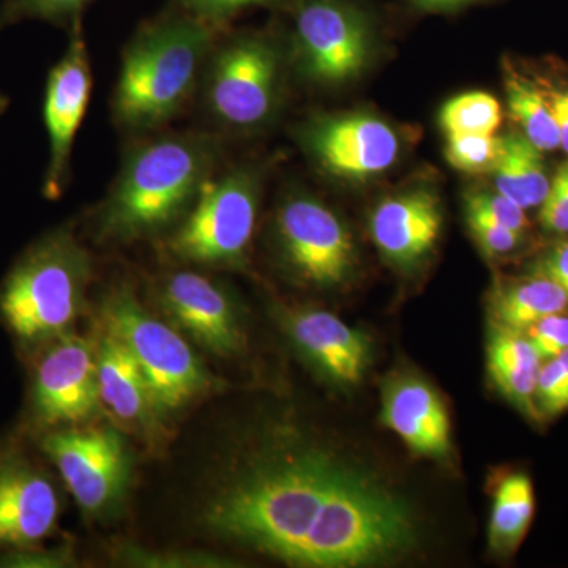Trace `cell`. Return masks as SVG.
<instances>
[{
    "mask_svg": "<svg viewBox=\"0 0 568 568\" xmlns=\"http://www.w3.org/2000/svg\"><path fill=\"white\" fill-rule=\"evenodd\" d=\"M526 336L536 347L541 361L558 357L568 349V315L558 313L526 328Z\"/></svg>",
    "mask_w": 568,
    "mask_h": 568,
    "instance_id": "1f68e13d",
    "label": "cell"
},
{
    "mask_svg": "<svg viewBox=\"0 0 568 568\" xmlns=\"http://www.w3.org/2000/svg\"><path fill=\"white\" fill-rule=\"evenodd\" d=\"M536 274L548 276L558 283L568 297V241L560 242L541 257Z\"/></svg>",
    "mask_w": 568,
    "mask_h": 568,
    "instance_id": "836d02e7",
    "label": "cell"
},
{
    "mask_svg": "<svg viewBox=\"0 0 568 568\" xmlns=\"http://www.w3.org/2000/svg\"><path fill=\"white\" fill-rule=\"evenodd\" d=\"M41 448L85 514H103L122 499L130 462L125 444L114 429H55L44 437Z\"/></svg>",
    "mask_w": 568,
    "mask_h": 568,
    "instance_id": "9c48e42d",
    "label": "cell"
},
{
    "mask_svg": "<svg viewBox=\"0 0 568 568\" xmlns=\"http://www.w3.org/2000/svg\"><path fill=\"white\" fill-rule=\"evenodd\" d=\"M91 257L70 231L33 245L0 286V316L26 345L52 342L80 315L91 282Z\"/></svg>",
    "mask_w": 568,
    "mask_h": 568,
    "instance_id": "277c9868",
    "label": "cell"
},
{
    "mask_svg": "<svg viewBox=\"0 0 568 568\" xmlns=\"http://www.w3.org/2000/svg\"><path fill=\"white\" fill-rule=\"evenodd\" d=\"M59 517L54 485L28 459L0 462V549L32 548L50 536Z\"/></svg>",
    "mask_w": 568,
    "mask_h": 568,
    "instance_id": "9a60e30c",
    "label": "cell"
},
{
    "mask_svg": "<svg viewBox=\"0 0 568 568\" xmlns=\"http://www.w3.org/2000/svg\"><path fill=\"white\" fill-rule=\"evenodd\" d=\"M97 379L100 399L122 422L148 425L159 414L136 358L110 328L97 347Z\"/></svg>",
    "mask_w": 568,
    "mask_h": 568,
    "instance_id": "d6986e66",
    "label": "cell"
},
{
    "mask_svg": "<svg viewBox=\"0 0 568 568\" xmlns=\"http://www.w3.org/2000/svg\"><path fill=\"white\" fill-rule=\"evenodd\" d=\"M2 106H3V102H2V100H0V108H2Z\"/></svg>",
    "mask_w": 568,
    "mask_h": 568,
    "instance_id": "8d00e7d4",
    "label": "cell"
},
{
    "mask_svg": "<svg viewBox=\"0 0 568 568\" xmlns=\"http://www.w3.org/2000/svg\"><path fill=\"white\" fill-rule=\"evenodd\" d=\"M446 136V159L455 170L493 174L503 151V138L476 133H448Z\"/></svg>",
    "mask_w": 568,
    "mask_h": 568,
    "instance_id": "484cf974",
    "label": "cell"
},
{
    "mask_svg": "<svg viewBox=\"0 0 568 568\" xmlns=\"http://www.w3.org/2000/svg\"><path fill=\"white\" fill-rule=\"evenodd\" d=\"M282 59L274 41L237 33L213 47L203 74L204 104L211 118L233 130H252L274 114Z\"/></svg>",
    "mask_w": 568,
    "mask_h": 568,
    "instance_id": "8992f818",
    "label": "cell"
},
{
    "mask_svg": "<svg viewBox=\"0 0 568 568\" xmlns=\"http://www.w3.org/2000/svg\"><path fill=\"white\" fill-rule=\"evenodd\" d=\"M294 47L308 80L342 84L364 71L372 31L351 0H295Z\"/></svg>",
    "mask_w": 568,
    "mask_h": 568,
    "instance_id": "ba28073f",
    "label": "cell"
},
{
    "mask_svg": "<svg viewBox=\"0 0 568 568\" xmlns=\"http://www.w3.org/2000/svg\"><path fill=\"white\" fill-rule=\"evenodd\" d=\"M439 121L446 134H496L503 123V108L487 92L462 93L444 104Z\"/></svg>",
    "mask_w": 568,
    "mask_h": 568,
    "instance_id": "d4e9b609",
    "label": "cell"
},
{
    "mask_svg": "<svg viewBox=\"0 0 568 568\" xmlns=\"http://www.w3.org/2000/svg\"><path fill=\"white\" fill-rule=\"evenodd\" d=\"M92 0H10L2 14L3 22L36 18V20L54 21L73 24L81 20L82 11Z\"/></svg>",
    "mask_w": 568,
    "mask_h": 568,
    "instance_id": "83f0119b",
    "label": "cell"
},
{
    "mask_svg": "<svg viewBox=\"0 0 568 568\" xmlns=\"http://www.w3.org/2000/svg\"><path fill=\"white\" fill-rule=\"evenodd\" d=\"M384 424L425 457H446L450 452V420L439 396L414 377L396 381L383 403Z\"/></svg>",
    "mask_w": 568,
    "mask_h": 568,
    "instance_id": "ac0fdd59",
    "label": "cell"
},
{
    "mask_svg": "<svg viewBox=\"0 0 568 568\" xmlns=\"http://www.w3.org/2000/svg\"><path fill=\"white\" fill-rule=\"evenodd\" d=\"M372 237L392 263L416 264L435 248L443 227L439 197L429 190H410L377 204Z\"/></svg>",
    "mask_w": 568,
    "mask_h": 568,
    "instance_id": "2e32d148",
    "label": "cell"
},
{
    "mask_svg": "<svg viewBox=\"0 0 568 568\" xmlns=\"http://www.w3.org/2000/svg\"><path fill=\"white\" fill-rule=\"evenodd\" d=\"M284 260L306 283L339 286L353 274L355 246L349 231L327 205L298 194L284 201L276 215Z\"/></svg>",
    "mask_w": 568,
    "mask_h": 568,
    "instance_id": "30bf717a",
    "label": "cell"
},
{
    "mask_svg": "<svg viewBox=\"0 0 568 568\" xmlns=\"http://www.w3.org/2000/svg\"><path fill=\"white\" fill-rule=\"evenodd\" d=\"M544 92L558 126L560 148L568 155V89L551 88L544 89Z\"/></svg>",
    "mask_w": 568,
    "mask_h": 568,
    "instance_id": "e575fe53",
    "label": "cell"
},
{
    "mask_svg": "<svg viewBox=\"0 0 568 568\" xmlns=\"http://www.w3.org/2000/svg\"><path fill=\"white\" fill-rule=\"evenodd\" d=\"M541 358L528 336L499 327L488 343V372L499 390L519 409L538 416L536 387Z\"/></svg>",
    "mask_w": 568,
    "mask_h": 568,
    "instance_id": "ffe728a7",
    "label": "cell"
},
{
    "mask_svg": "<svg viewBox=\"0 0 568 568\" xmlns=\"http://www.w3.org/2000/svg\"><path fill=\"white\" fill-rule=\"evenodd\" d=\"M100 392L97 349L81 336L52 339L37 362L32 383L33 416L41 425L81 424L95 414Z\"/></svg>",
    "mask_w": 568,
    "mask_h": 568,
    "instance_id": "8fae6325",
    "label": "cell"
},
{
    "mask_svg": "<svg viewBox=\"0 0 568 568\" xmlns=\"http://www.w3.org/2000/svg\"><path fill=\"white\" fill-rule=\"evenodd\" d=\"M92 69L81 20L71 24L69 47L52 67L44 93V123L50 138V163L44 175V194L59 196L69 179L71 152L88 111Z\"/></svg>",
    "mask_w": 568,
    "mask_h": 568,
    "instance_id": "7c38bea8",
    "label": "cell"
},
{
    "mask_svg": "<svg viewBox=\"0 0 568 568\" xmlns=\"http://www.w3.org/2000/svg\"><path fill=\"white\" fill-rule=\"evenodd\" d=\"M567 306L562 287L548 276L536 274L504 287L497 294L495 313L500 327L525 332L545 317L566 312Z\"/></svg>",
    "mask_w": 568,
    "mask_h": 568,
    "instance_id": "7402d4cb",
    "label": "cell"
},
{
    "mask_svg": "<svg viewBox=\"0 0 568 568\" xmlns=\"http://www.w3.org/2000/svg\"><path fill=\"white\" fill-rule=\"evenodd\" d=\"M481 2V0H410L418 10L433 11V13H444V11H455L465 9L473 3Z\"/></svg>",
    "mask_w": 568,
    "mask_h": 568,
    "instance_id": "d590c367",
    "label": "cell"
},
{
    "mask_svg": "<svg viewBox=\"0 0 568 568\" xmlns=\"http://www.w3.org/2000/svg\"><path fill=\"white\" fill-rule=\"evenodd\" d=\"M507 104L523 134L541 152L560 148L558 126L544 89L519 77L507 78Z\"/></svg>",
    "mask_w": 568,
    "mask_h": 568,
    "instance_id": "cb8c5ba5",
    "label": "cell"
},
{
    "mask_svg": "<svg viewBox=\"0 0 568 568\" xmlns=\"http://www.w3.org/2000/svg\"><path fill=\"white\" fill-rule=\"evenodd\" d=\"M260 179L248 168L212 175L170 239V252L183 263L237 265L256 226Z\"/></svg>",
    "mask_w": 568,
    "mask_h": 568,
    "instance_id": "52a82bcc",
    "label": "cell"
},
{
    "mask_svg": "<svg viewBox=\"0 0 568 568\" xmlns=\"http://www.w3.org/2000/svg\"><path fill=\"white\" fill-rule=\"evenodd\" d=\"M226 478L205 528L302 567L384 562L416 540L402 497L331 452L276 440Z\"/></svg>",
    "mask_w": 568,
    "mask_h": 568,
    "instance_id": "6da1fadb",
    "label": "cell"
},
{
    "mask_svg": "<svg viewBox=\"0 0 568 568\" xmlns=\"http://www.w3.org/2000/svg\"><path fill=\"white\" fill-rule=\"evenodd\" d=\"M294 345L325 376L353 386L369 362L368 336L323 310H298L286 317Z\"/></svg>",
    "mask_w": 568,
    "mask_h": 568,
    "instance_id": "e0dca14e",
    "label": "cell"
},
{
    "mask_svg": "<svg viewBox=\"0 0 568 568\" xmlns=\"http://www.w3.org/2000/svg\"><path fill=\"white\" fill-rule=\"evenodd\" d=\"M306 144L325 171L349 181L383 174L399 153L394 129L373 115L325 119L310 129Z\"/></svg>",
    "mask_w": 568,
    "mask_h": 568,
    "instance_id": "4fadbf2b",
    "label": "cell"
},
{
    "mask_svg": "<svg viewBox=\"0 0 568 568\" xmlns=\"http://www.w3.org/2000/svg\"><path fill=\"white\" fill-rule=\"evenodd\" d=\"M496 192L519 207H540L547 196L549 182L544 152L538 151L525 134L503 138V151L495 171Z\"/></svg>",
    "mask_w": 568,
    "mask_h": 568,
    "instance_id": "44dd1931",
    "label": "cell"
},
{
    "mask_svg": "<svg viewBox=\"0 0 568 568\" xmlns=\"http://www.w3.org/2000/svg\"><path fill=\"white\" fill-rule=\"evenodd\" d=\"M110 331L132 351L156 413H173L204 394L212 381L189 343L149 315L129 287L111 293L103 306Z\"/></svg>",
    "mask_w": 568,
    "mask_h": 568,
    "instance_id": "5b68a950",
    "label": "cell"
},
{
    "mask_svg": "<svg viewBox=\"0 0 568 568\" xmlns=\"http://www.w3.org/2000/svg\"><path fill=\"white\" fill-rule=\"evenodd\" d=\"M216 32L179 9L142 26L123 51L112 99L115 123L144 133L181 114L200 88Z\"/></svg>",
    "mask_w": 568,
    "mask_h": 568,
    "instance_id": "3957f363",
    "label": "cell"
},
{
    "mask_svg": "<svg viewBox=\"0 0 568 568\" xmlns=\"http://www.w3.org/2000/svg\"><path fill=\"white\" fill-rule=\"evenodd\" d=\"M536 499L526 474H510L497 485L489 521V545L493 551L510 555L521 545L534 517Z\"/></svg>",
    "mask_w": 568,
    "mask_h": 568,
    "instance_id": "603a6c76",
    "label": "cell"
},
{
    "mask_svg": "<svg viewBox=\"0 0 568 568\" xmlns=\"http://www.w3.org/2000/svg\"><path fill=\"white\" fill-rule=\"evenodd\" d=\"M466 209L470 233L477 239L481 248L491 256L511 253L521 244V233L497 223L496 220L489 219L487 213L480 212L478 209L469 207V205H466Z\"/></svg>",
    "mask_w": 568,
    "mask_h": 568,
    "instance_id": "f546056e",
    "label": "cell"
},
{
    "mask_svg": "<svg viewBox=\"0 0 568 568\" xmlns=\"http://www.w3.org/2000/svg\"><path fill=\"white\" fill-rule=\"evenodd\" d=\"M220 145L212 134H164L123 160L99 213V233L133 241L159 233L192 209L215 173Z\"/></svg>",
    "mask_w": 568,
    "mask_h": 568,
    "instance_id": "7a4b0ae2",
    "label": "cell"
},
{
    "mask_svg": "<svg viewBox=\"0 0 568 568\" xmlns=\"http://www.w3.org/2000/svg\"><path fill=\"white\" fill-rule=\"evenodd\" d=\"M160 301L164 312L212 354L227 357L241 349L237 312L219 283L194 272H175L164 280Z\"/></svg>",
    "mask_w": 568,
    "mask_h": 568,
    "instance_id": "5bb4252c",
    "label": "cell"
},
{
    "mask_svg": "<svg viewBox=\"0 0 568 568\" xmlns=\"http://www.w3.org/2000/svg\"><path fill=\"white\" fill-rule=\"evenodd\" d=\"M538 414L556 416L568 409V349L540 366L536 387Z\"/></svg>",
    "mask_w": 568,
    "mask_h": 568,
    "instance_id": "4316f807",
    "label": "cell"
},
{
    "mask_svg": "<svg viewBox=\"0 0 568 568\" xmlns=\"http://www.w3.org/2000/svg\"><path fill=\"white\" fill-rule=\"evenodd\" d=\"M466 205L487 213L489 219L496 220L497 223L504 224V226L510 227L517 233L525 234V231L528 230L529 222L525 209L519 207L517 203L508 200L499 192L469 194Z\"/></svg>",
    "mask_w": 568,
    "mask_h": 568,
    "instance_id": "d6a6232c",
    "label": "cell"
},
{
    "mask_svg": "<svg viewBox=\"0 0 568 568\" xmlns=\"http://www.w3.org/2000/svg\"><path fill=\"white\" fill-rule=\"evenodd\" d=\"M284 2L286 0H175V6L183 13L220 31L224 24L246 10L282 6Z\"/></svg>",
    "mask_w": 568,
    "mask_h": 568,
    "instance_id": "f1b7e54d",
    "label": "cell"
},
{
    "mask_svg": "<svg viewBox=\"0 0 568 568\" xmlns=\"http://www.w3.org/2000/svg\"><path fill=\"white\" fill-rule=\"evenodd\" d=\"M538 220L548 233L568 234V160L549 182Z\"/></svg>",
    "mask_w": 568,
    "mask_h": 568,
    "instance_id": "4dcf8cb0",
    "label": "cell"
}]
</instances>
